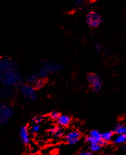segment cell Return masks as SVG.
<instances>
[{
	"mask_svg": "<svg viewBox=\"0 0 126 155\" xmlns=\"http://www.w3.org/2000/svg\"><path fill=\"white\" fill-rule=\"evenodd\" d=\"M39 130H40V126L38 124H37L34 125V126H32L31 127V132L33 133V134H37V132H38V131H39Z\"/></svg>",
	"mask_w": 126,
	"mask_h": 155,
	"instance_id": "19",
	"label": "cell"
},
{
	"mask_svg": "<svg viewBox=\"0 0 126 155\" xmlns=\"http://www.w3.org/2000/svg\"><path fill=\"white\" fill-rule=\"evenodd\" d=\"M87 81L91 86L92 91L98 92L101 90L103 87V81L99 76L94 73H91L87 76Z\"/></svg>",
	"mask_w": 126,
	"mask_h": 155,
	"instance_id": "5",
	"label": "cell"
},
{
	"mask_svg": "<svg viewBox=\"0 0 126 155\" xmlns=\"http://www.w3.org/2000/svg\"><path fill=\"white\" fill-rule=\"evenodd\" d=\"M85 22L89 28L95 29L99 28L103 22V18L101 14L97 10L88 11L85 15Z\"/></svg>",
	"mask_w": 126,
	"mask_h": 155,
	"instance_id": "1",
	"label": "cell"
},
{
	"mask_svg": "<svg viewBox=\"0 0 126 155\" xmlns=\"http://www.w3.org/2000/svg\"><path fill=\"white\" fill-rule=\"evenodd\" d=\"M51 155H61V154H58V153H53V154H51Z\"/></svg>",
	"mask_w": 126,
	"mask_h": 155,
	"instance_id": "24",
	"label": "cell"
},
{
	"mask_svg": "<svg viewBox=\"0 0 126 155\" xmlns=\"http://www.w3.org/2000/svg\"><path fill=\"white\" fill-rule=\"evenodd\" d=\"M57 121H58V123L60 126L65 127L70 125L71 122V118L66 115H59Z\"/></svg>",
	"mask_w": 126,
	"mask_h": 155,
	"instance_id": "9",
	"label": "cell"
},
{
	"mask_svg": "<svg viewBox=\"0 0 126 155\" xmlns=\"http://www.w3.org/2000/svg\"><path fill=\"white\" fill-rule=\"evenodd\" d=\"M93 48L97 53H101L103 51V46L100 42H94L93 43Z\"/></svg>",
	"mask_w": 126,
	"mask_h": 155,
	"instance_id": "17",
	"label": "cell"
},
{
	"mask_svg": "<svg viewBox=\"0 0 126 155\" xmlns=\"http://www.w3.org/2000/svg\"><path fill=\"white\" fill-rule=\"evenodd\" d=\"M45 84V80L44 78L39 77L36 80V81L32 84L34 86V87L38 90V89H41L43 87Z\"/></svg>",
	"mask_w": 126,
	"mask_h": 155,
	"instance_id": "14",
	"label": "cell"
},
{
	"mask_svg": "<svg viewBox=\"0 0 126 155\" xmlns=\"http://www.w3.org/2000/svg\"><path fill=\"white\" fill-rule=\"evenodd\" d=\"M86 140L90 144H104V143L103 140H102V134L97 130H92L90 133L88 138H86Z\"/></svg>",
	"mask_w": 126,
	"mask_h": 155,
	"instance_id": "6",
	"label": "cell"
},
{
	"mask_svg": "<svg viewBox=\"0 0 126 155\" xmlns=\"http://www.w3.org/2000/svg\"><path fill=\"white\" fill-rule=\"evenodd\" d=\"M113 137V134L111 132H106L103 134H102V140L103 141L106 143L109 142L112 140Z\"/></svg>",
	"mask_w": 126,
	"mask_h": 155,
	"instance_id": "16",
	"label": "cell"
},
{
	"mask_svg": "<svg viewBox=\"0 0 126 155\" xmlns=\"http://www.w3.org/2000/svg\"><path fill=\"white\" fill-rule=\"evenodd\" d=\"M80 136L81 134L79 131H71V132H69L66 135V136H65V140H66V141L69 144H75L79 141Z\"/></svg>",
	"mask_w": 126,
	"mask_h": 155,
	"instance_id": "7",
	"label": "cell"
},
{
	"mask_svg": "<svg viewBox=\"0 0 126 155\" xmlns=\"http://www.w3.org/2000/svg\"><path fill=\"white\" fill-rule=\"evenodd\" d=\"M114 143L116 144H126V134L118 135L114 139Z\"/></svg>",
	"mask_w": 126,
	"mask_h": 155,
	"instance_id": "15",
	"label": "cell"
},
{
	"mask_svg": "<svg viewBox=\"0 0 126 155\" xmlns=\"http://www.w3.org/2000/svg\"><path fill=\"white\" fill-rule=\"evenodd\" d=\"M103 144H91V147H90V148H91V150L92 152H97L100 150L101 148V147Z\"/></svg>",
	"mask_w": 126,
	"mask_h": 155,
	"instance_id": "18",
	"label": "cell"
},
{
	"mask_svg": "<svg viewBox=\"0 0 126 155\" xmlns=\"http://www.w3.org/2000/svg\"><path fill=\"white\" fill-rule=\"evenodd\" d=\"M61 69V64L53 63L50 61H45L43 63L38 69L37 74L39 77L45 78L49 74L56 73Z\"/></svg>",
	"mask_w": 126,
	"mask_h": 155,
	"instance_id": "2",
	"label": "cell"
},
{
	"mask_svg": "<svg viewBox=\"0 0 126 155\" xmlns=\"http://www.w3.org/2000/svg\"><path fill=\"white\" fill-rule=\"evenodd\" d=\"M11 108L7 105H2L0 106V117L4 116L5 119H8L11 116Z\"/></svg>",
	"mask_w": 126,
	"mask_h": 155,
	"instance_id": "11",
	"label": "cell"
},
{
	"mask_svg": "<svg viewBox=\"0 0 126 155\" xmlns=\"http://www.w3.org/2000/svg\"><path fill=\"white\" fill-rule=\"evenodd\" d=\"M20 91L22 96L27 99L35 100L37 98V89L30 83H26L21 86Z\"/></svg>",
	"mask_w": 126,
	"mask_h": 155,
	"instance_id": "4",
	"label": "cell"
},
{
	"mask_svg": "<svg viewBox=\"0 0 126 155\" xmlns=\"http://www.w3.org/2000/svg\"><path fill=\"white\" fill-rule=\"evenodd\" d=\"M121 149L123 150H126V147H125V146H121Z\"/></svg>",
	"mask_w": 126,
	"mask_h": 155,
	"instance_id": "23",
	"label": "cell"
},
{
	"mask_svg": "<svg viewBox=\"0 0 126 155\" xmlns=\"http://www.w3.org/2000/svg\"><path fill=\"white\" fill-rule=\"evenodd\" d=\"M59 113H58V112H56V111H53V112H51V114H50V117H51V118L52 119V120H58V119L59 118Z\"/></svg>",
	"mask_w": 126,
	"mask_h": 155,
	"instance_id": "20",
	"label": "cell"
},
{
	"mask_svg": "<svg viewBox=\"0 0 126 155\" xmlns=\"http://www.w3.org/2000/svg\"><path fill=\"white\" fill-rule=\"evenodd\" d=\"M3 82L4 85L7 86H14L20 84L21 78L16 71L10 70L5 73L4 78H3Z\"/></svg>",
	"mask_w": 126,
	"mask_h": 155,
	"instance_id": "3",
	"label": "cell"
},
{
	"mask_svg": "<svg viewBox=\"0 0 126 155\" xmlns=\"http://www.w3.org/2000/svg\"><path fill=\"white\" fill-rule=\"evenodd\" d=\"M20 136L22 142L25 144H28L30 142V135L28 129L26 126L21 127L20 130Z\"/></svg>",
	"mask_w": 126,
	"mask_h": 155,
	"instance_id": "8",
	"label": "cell"
},
{
	"mask_svg": "<svg viewBox=\"0 0 126 155\" xmlns=\"http://www.w3.org/2000/svg\"><path fill=\"white\" fill-rule=\"evenodd\" d=\"M87 5V0H74L73 6L75 10L81 11L85 9Z\"/></svg>",
	"mask_w": 126,
	"mask_h": 155,
	"instance_id": "12",
	"label": "cell"
},
{
	"mask_svg": "<svg viewBox=\"0 0 126 155\" xmlns=\"http://www.w3.org/2000/svg\"><path fill=\"white\" fill-rule=\"evenodd\" d=\"M114 132L117 135H121L126 134V126L121 124H119L114 128Z\"/></svg>",
	"mask_w": 126,
	"mask_h": 155,
	"instance_id": "13",
	"label": "cell"
},
{
	"mask_svg": "<svg viewBox=\"0 0 126 155\" xmlns=\"http://www.w3.org/2000/svg\"><path fill=\"white\" fill-rule=\"evenodd\" d=\"M43 117H41V116H36L35 117L33 118V121L35 124H40L42 121H43Z\"/></svg>",
	"mask_w": 126,
	"mask_h": 155,
	"instance_id": "21",
	"label": "cell"
},
{
	"mask_svg": "<svg viewBox=\"0 0 126 155\" xmlns=\"http://www.w3.org/2000/svg\"><path fill=\"white\" fill-rule=\"evenodd\" d=\"M50 134H51L52 136L55 138H59L64 135V131L59 126H55L51 128L49 130Z\"/></svg>",
	"mask_w": 126,
	"mask_h": 155,
	"instance_id": "10",
	"label": "cell"
},
{
	"mask_svg": "<svg viewBox=\"0 0 126 155\" xmlns=\"http://www.w3.org/2000/svg\"><path fill=\"white\" fill-rule=\"evenodd\" d=\"M78 155H92V154L91 152H87V151H83L81 152L78 154Z\"/></svg>",
	"mask_w": 126,
	"mask_h": 155,
	"instance_id": "22",
	"label": "cell"
}]
</instances>
